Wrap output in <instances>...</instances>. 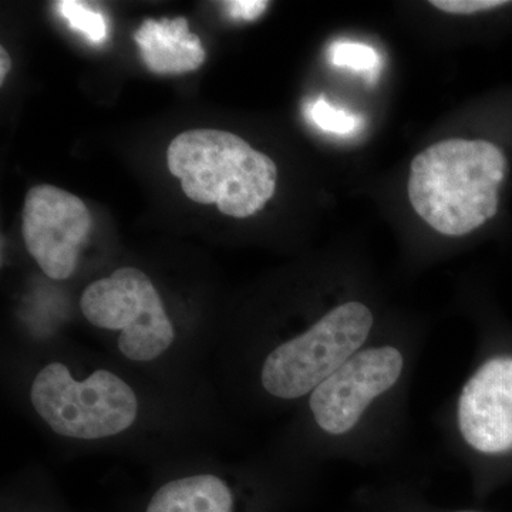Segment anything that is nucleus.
Segmentation results:
<instances>
[{
  "instance_id": "nucleus-1",
  "label": "nucleus",
  "mask_w": 512,
  "mask_h": 512,
  "mask_svg": "<svg viewBox=\"0 0 512 512\" xmlns=\"http://www.w3.org/2000/svg\"><path fill=\"white\" fill-rule=\"evenodd\" d=\"M507 165L501 148L488 141H440L414 157L407 194L434 231L463 237L497 214Z\"/></svg>"
},
{
  "instance_id": "nucleus-2",
  "label": "nucleus",
  "mask_w": 512,
  "mask_h": 512,
  "mask_svg": "<svg viewBox=\"0 0 512 512\" xmlns=\"http://www.w3.org/2000/svg\"><path fill=\"white\" fill-rule=\"evenodd\" d=\"M167 165L191 201L217 204L232 218H248L274 197L278 168L271 157L224 130H190L174 138Z\"/></svg>"
},
{
  "instance_id": "nucleus-3",
  "label": "nucleus",
  "mask_w": 512,
  "mask_h": 512,
  "mask_svg": "<svg viewBox=\"0 0 512 512\" xmlns=\"http://www.w3.org/2000/svg\"><path fill=\"white\" fill-rule=\"evenodd\" d=\"M37 417L53 433L70 440L113 439L136 424L140 400L117 373L93 370L77 376L66 363H46L29 390Z\"/></svg>"
},
{
  "instance_id": "nucleus-4",
  "label": "nucleus",
  "mask_w": 512,
  "mask_h": 512,
  "mask_svg": "<svg viewBox=\"0 0 512 512\" xmlns=\"http://www.w3.org/2000/svg\"><path fill=\"white\" fill-rule=\"evenodd\" d=\"M373 313L360 302L330 309L308 329L275 346L262 362V389L274 399L309 397L340 366L365 346Z\"/></svg>"
},
{
  "instance_id": "nucleus-5",
  "label": "nucleus",
  "mask_w": 512,
  "mask_h": 512,
  "mask_svg": "<svg viewBox=\"0 0 512 512\" xmlns=\"http://www.w3.org/2000/svg\"><path fill=\"white\" fill-rule=\"evenodd\" d=\"M80 309L94 328L116 333L117 350L130 362H154L173 346L174 323L163 299L150 276L134 266L92 282Z\"/></svg>"
},
{
  "instance_id": "nucleus-6",
  "label": "nucleus",
  "mask_w": 512,
  "mask_h": 512,
  "mask_svg": "<svg viewBox=\"0 0 512 512\" xmlns=\"http://www.w3.org/2000/svg\"><path fill=\"white\" fill-rule=\"evenodd\" d=\"M404 355L394 346L363 348L309 396V410L323 433L345 436L372 403L390 392L403 376Z\"/></svg>"
},
{
  "instance_id": "nucleus-7",
  "label": "nucleus",
  "mask_w": 512,
  "mask_h": 512,
  "mask_svg": "<svg viewBox=\"0 0 512 512\" xmlns=\"http://www.w3.org/2000/svg\"><path fill=\"white\" fill-rule=\"evenodd\" d=\"M92 222L89 208L76 195L49 184L30 188L23 207V239L47 278L66 281L76 272Z\"/></svg>"
},
{
  "instance_id": "nucleus-8",
  "label": "nucleus",
  "mask_w": 512,
  "mask_h": 512,
  "mask_svg": "<svg viewBox=\"0 0 512 512\" xmlns=\"http://www.w3.org/2000/svg\"><path fill=\"white\" fill-rule=\"evenodd\" d=\"M457 426L477 453L512 451V356L493 357L470 376L458 396Z\"/></svg>"
},
{
  "instance_id": "nucleus-9",
  "label": "nucleus",
  "mask_w": 512,
  "mask_h": 512,
  "mask_svg": "<svg viewBox=\"0 0 512 512\" xmlns=\"http://www.w3.org/2000/svg\"><path fill=\"white\" fill-rule=\"evenodd\" d=\"M134 39L148 69L158 74L194 72L207 56L200 37L192 35L185 18L144 20Z\"/></svg>"
},
{
  "instance_id": "nucleus-10",
  "label": "nucleus",
  "mask_w": 512,
  "mask_h": 512,
  "mask_svg": "<svg viewBox=\"0 0 512 512\" xmlns=\"http://www.w3.org/2000/svg\"><path fill=\"white\" fill-rule=\"evenodd\" d=\"M234 493L215 474H194L158 488L146 512H232Z\"/></svg>"
},
{
  "instance_id": "nucleus-11",
  "label": "nucleus",
  "mask_w": 512,
  "mask_h": 512,
  "mask_svg": "<svg viewBox=\"0 0 512 512\" xmlns=\"http://www.w3.org/2000/svg\"><path fill=\"white\" fill-rule=\"evenodd\" d=\"M56 5L60 15L64 16L70 26L77 32L83 33L90 42L97 45L107 39L109 30H107L106 19L100 13L94 12L89 6L77 0H63Z\"/></svg>"
},
{
  "instance_id": "nucleus-12",
  "label": "nucleus",
  "mask_w": 512,
  "mask_h": 512,
  "mask_svg": "<svg viewBox=\"0 0 512 512\" xmlns=\"http://www.w3.org/2000/svg\"><path fill=\"white\" fill-rule=\"evenodd\" d=\"M329 59L335 66L349 67L356 72H373L380 64V57L373 47L345 40L330 46Z\"/></svg>"
},
{
  "instance_id": "nucleus-13",
  "label": "nucleus",
  "mask_w": 512,
  "mask_h": 512,
  "mask_svg": "<svg viewBox=\"0 0 512 512\" xmlns=\"http://www.w3.org/2000/svg\"><path fill=\"white\" fill-rule=\"evenodd\" d=\"M308 114L320 130L328 133L346 136L360 128L359 117L349 111L335 109L325 99H318L312 103L308 107Z\"/></svg>"
},
{
  "instance_id": "nucleus-14",
  "label": "nucleus",
  "mask_w": 512,
  "mask_h": 512,
  "mask_svg": "<svg viewBox=\"0 0 512 512\" xmlns=\"http://www.w3.org/2000/svg\"><path fill=\"white\" fill-rule=\"evenodd\" d=\"M430 5L453 15H474L478 12L503 8L510 5V2L507 0H433Z\"/></svg>"
},
{
  "instance_id": "nucleus-15",
  "label": "nucleus",
  "mask_w": 512,
  "mask_h": 512,
  "mask_svg": "<svg viewBox=\"0 0 512 512\" xmlns=\"http://www.w3.org/2000/svg\"><path fill=\"white\" fill-rule=\"evenodd\" d=\"M224 6L232 18L251 22L268 9L269 3L264 0H234V2H225Z\"/></svg>"
},
{
  "instance_id": "nucleus-16",
  "label": "nucleus",
  "mask_w": 512,
  "mask_h": 512,
  "mask_svg": "<svg viewBox=\"0 0 512 512\" xmlns=\"http://www.w3.org/2000/svg\"><path fill=\"white\" fill-rule=\"evenodd\" d=\"M10 69H12V59L5 47H0V83L5 82V77L8 76Z\"/></svg>"
}]
</instances>
